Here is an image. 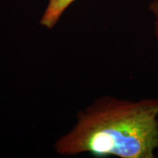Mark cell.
<instances>
[{
    "label": "cell",
    "instance_id": "6da1fadb",
    "mask_svg": "<svg viewBox=\"0 0 158 158\" xmlns=\"http://www.w3.org/2000/svg\"><path fill=\"white\" fill-rule=\"evenodd\" d=\"M61 156L154 158L158 150V99L128 101L102 97L80 111L69 133L55 143Z\"/></svg>",
    "mask_w": 158,
    "mask_h": 158
},
{
    "label": "cell",
    "instance_id": "7a4b0ae2",
    "mask_svg": "<svg viewBox=\"0 0 158 158\" xmlns=\"http://www.w3.org/2000/svg\"><path fill=\"white\" fill-rule=\"evenodd\" d=\"M76 0H48V5L40 23L46 28L52 29L62 16L64 11L71 6Z\"/></svg>",
    "mask_w": 158,
    "mask_h": 158
},
{
    "label": "cell",
    "instance_id": "3957f363",
    "mask_svg": "<svg viewBox=\"0 0 158 158\" xmlns=\"http://www.w3.org/2000/svg\"><path fill=\"white\" fill-rule=\"evenodd\" d=\"M148 9L152 12L156 19L158 20V0H153L148 6Z\"/></svg>",
    "mask_w": 158,
    "mask_h": 158
},
{
    "label": "cell",
    "instance_id": "277c9868",
    "mask_svg": "<svg viewBox=\"0 0 158 158\" xmlns=\"http://www.w3.org/2000/svg\"><path fill=\"white\" fill-rule=\"evenodd\" d=\"M155 35H156V39L158 40V20L156 19L155 21Z\"/></svg>",
    "mask_w": 158,
    "mask_h": 158
}]
</instances>
